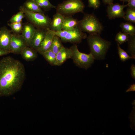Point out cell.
Returning a JSON list of instances; mask_svg holds the SVG:
<instances>
[{
  "label": "cell",
  "mask_w": 135,
  "mask_h": 135,
  "mask_svg": "<svg viewBox=\"0 0 135 135\" xmlns=\"http://www.w3.org/2000/svg\"><path fill=\"white\" fill-rule=\"evenodd\" d=\"M24 66L20 60L10 56L0 60V96L12 95L21 88L26 78Z\"/></svg>",
  "instance_id": "1"
},
{
  "label": "cell",
  "mask_w": 135,
  "mask_h": 135,
  "mask_svg": "<svg viewBox=\"0 0 135 135\" xmlns=\"http://www.w3.org/2000/svg\"><path fill=\"white\" fill-rule=\"evenodd\" d=\"M90 53L95 59H104L111 44L110 42L102 38L100 34H89L87 37Z\"/></svg>",
  "instance_id": "2"
},
{
  "label": "cell",
  "mask_w": 135,
  "mask_h": 135,
  "mask_svg": "<svg viewBox=\"0 0 135 135\" xmlns=\"http://www.w3.org/2000/svg\"><path fill=\"white\" fill-rule=\"evenodd\" d=\"M68 58L72 59L77 66L86 70L91 66L95 60L90 53L87 54L80 52L75 44L68 48Z\"/></svg>",
  "instance_id": "3"
},
{
  "label": "cell",
  "mask_w": 135,
  "mask_h": 135,
  "mask_svg": "<svg viewBox=\"0 0 135 135\" xmlns=\"http://www.w3.org/2000/svg\"><path fill=\"white\" fill-rule=\"evenodd\" d=\"M78 26L83 32L89 34H100L103 29L102 24L94 13H84Z\"/></svg>",
  "instance_id": "4"
},
{
  "label": "cell",
  "mask_w": 135,
  "mask_h": 135,
  "mask_svg": "<svg viewBox=\"0 0 135 135\" xmlns=\"http://www.w3.org/2000/svg\"><path fill=\"white\" fill-rule=\"evenodd\" d=\"M19 10L23 12L25 17L36 28H50L51 19L44 13L30 12L26 10L22 6L20 7Z\"/></svg>",
  "instance_id": "5"
},
{
  "label": "cell",
  "mask_w": 135,
  "mask_h": 135,
  "mask_svg": "<svg viewBox=\"0 0 135 135\" xmlns=\"http://www.w3.org/2000/svg\"><path fill=\"white\" fill-rule=\"evenodd\" d=\"M85 7L82 0H66L58 4L56 9V12L68 16L79 12L84 13Z\"/></svg>",
  "instance_id": "6"
},
{
  "label": "cell",
  "mask_w": 135,
  "mask_h": 135,
  "mask_svg": "<svg viewBox=\"0 0 135 135\" xmlns=\"http://www.w3.org/2000/svg\"><path fill=\"white\" fill-rule=\"evenodd\" d=\"M53 31L56 35L60 38L61 41L65 43L80 44L82 39L87 37L86 34L84 33L78 26L72 30Z\"/></svg>",
  "instance_id": "7"
},
{
  "label": "cell",
  "mask_w": 135,
  "mask_h": 135,
  "mask_svg": "<svg viewBox=\"0 0 135 135\" xmlns=\"http://www.w3.org/2000/svg\"><path fill=\"white\" fill-rule=\"evenodd\" d=\"M27 46L26 41L21 34H12L10 45V53L20 54L22 50Z\"/></svg>",
  "instance_id": "8"
},
{
  "label": "cell",
  "mask_w": 135,
  "mask_h": 135,
  "mask_svg": "<svg viewBox=\"0 0 135 135\" xmlns=\"http://www.w3.org/2000/svg\"><path fill=\"white\" fill-rule=\"evenodd\" d=\"M126 7H127V4L121 5L113 3L108 4L106 10L108 17L110 20L118 18H124L125 15L124 10Z\"/></svg>",
  "instance_id": "9"
},
{
  "label": "cell",
  "mask_w": 135,
  "mask_h": 135,
  "mask_svg": "<svg viewBox=\"0 0 135 135\" xmlns=\"http://www.w3.org/2000/svg\"><path fill=\"white\" fill-rule=\"evenodd\" d=\"M11 32L6 26L0 29V49L9 53L12 34Z\"/></svg>",
  "instance_id": "10"
},
{
  "label": "cell",
  "mask_w": 135,
  "mask_h": 135,
  "mask_svg": "<svg viewBox=\"0 0 135 135\" xmlns=\"http://www.w3.org/2000/svg\"><path fill=\"white\" fill-rule=\"evenodd\" d=\"M55 36L53 31L50 28L47 29L45 36L36 50L37 52L42 55L44 52L49 50Z\"/></svg>",
  "instance_id": "11"
},
{
  "label": "cell",
  "mask_w": 135,
  "mask_h": 135,
  "mask_svg": "<svg viewBox=\"0 0 135 135\" xmlns=\"http://www.w3.org/2000/svg\"><path fill=\"white\" fill-rule=\"evenodd\" d=\"M47 30L36 28L34 34L30 41L29 46L36 50L44 39Z\"/></svg>",
  "instance_id": "12"
},
{
  "label": "cell",
  "mask_w": 135,
  "mask_h": 135,
  "mask_svg": "<svg viewBox=\"0 0 135 135\" xmlns=\"http://www.w3.org/2000/svg\"><path fill=\"white\" fill-rule=\"evenodd\" d=\"M36 29L29 22L23 24L21 35L26 41L28 46L34 34Z\"/></svg>",
  "instance_id": "13"
},
{
  "label": "cell",
  "mask_w": 135,
  "mask_h": 135,
  "mask_svg": "<svg viewBox=\"0 0 135 135\" xmlns=\"http://www.w3.org/2000/svg\"><path fill=\"white\" fill-rule=\"evenodd\" d=\"M64 17V16L56 12L51 19L50 29L54 32L62 30Z\"/></svg>",
  "instance_id": "14"
},
{
  "label": "cell",
  "mask_w": 135,
  "mask_h": 135,
  "mask_svg": "<svg viewBox=\"0 0 135 135\" xmlns=\"http://www.w3.org/2000/svg\"><path fill=\"white\" fill-rule=\"evenodd\" d=\"M20 54L22 58L27 62L34 61L38 56L36 50L29 46L26 47L23 49Z\"/></svg>",
  "instance_id": "15"
},
{
  "label": "cell",
  "mask_w": 135,
  "mask_h": 135,
  "mask_svg": "<svg viewBox=\"0 0 135 135\" xmlns=\"http://www.w3.org/2000/svg\"><path fill=\"white\" fill-rule=\"evenodd\" d=\"M79 21L72 16H64L62 30L72 29L78 26Z\"/></svg>",
  "instance_id": "16"
},
{
  "label": "cell",
  "mask_w": 135,
  "mask_h": 135,
  "mask_svg": "<svg viewBox=\"0 0 135 135\" xmlns=\"http://www.w3.org/2000/svg\"><path fill=\"white\" fill-rule=\"evenodd\" d=\"M22 6L26 10L30 12L44 13L42 9L33 0H27Z\"/></svg>",
  "instance_id": "17"
},
{
  "label": "cell",
  "mask_w": 135,
  "mask_h": 135,
  "mask_svg": "<svg viewBox=\"0 0 135 135\" xmlns=\"http://www.w3.org/2000/svg\"><path fill=\"white\" fill-rule=\"evenodd\" d=\"M68 48L64 46L56 54L58 66L62 65L68 58Z\"/></svg>",
  "instance_id": "18"
},
{
  "label": "cell",
  "mask_w": 135,
  "mask_h": 135,
  "mask_svg": "<svg viewBox=\"0 0 135 135\" xmlns=\"http://www.w3.org/2000/svg\"><path fill=\"white\" fill-rule=\"evenodd\" d=\"M42 55L51 65L58 66L56 54L52 51L48 50L43 53Z\"/></svg>",
  "instance_id": "19"
},
{
  "label": "cell",
  "mask_w": 135,
  "mask_h": 135,
  "mask_svg": "<svg viewBox=\"0 0 135 135\" xmlns=\"http://www.w3.org/2000/svg\"><path fill=\"white\" fill-rule=\"evenodd\" d=\"M123 32L129 35H135V27L132 23L127 22H122L120 24Z\"/></svg>",
  "instance_id": "20"
},
{
  "label": "cell",
  "mask_w": 135,
  "mask_h": 135,
  "mask_svg": "<svg viewBox=\"0 0 135 135\" xmlns=\"http://www.w3.org/2000/svg\"><path fill=\"white\" fill-rule=\"evenodd\" d=\"M64 46L60 39L55 35L49 50L56 54Z\"/></svg>",
  "instance_id": "21"
},
{
  "label": "cell",
  "mask_w": 135,
  "mask_h": 135,
  "mask_svg": "<svg viewBox=\"0 0 135 135\" xmlns=\"http://www.w3.org/2000/svg\"><path fill=\"white\" fill-rule=\"evenodd\" d=\"M40 7L45 11H48L52 8H56V6L50 2L49 0H33Z\"/></svg>",
  "instance_id": "22"
},
{
  "label": "cell",
  "mask_w": 135,
  "mask_h": 135,
  "mask_svg": "<svg viewBox=\"0 0 135 135\" xmlns=\"http://www.w3.org/2000/svg\"><path fill=\"white\" fill-rule=\"evenodd\" d=\"M128 52L133 59L135 58V35H129L128 41Z\"/></svg>",
  "instance_id": "23"
},
{
  "label": "cell",
  "mask_w": 135,
  "mask_h": 135,
  "mask_svg": "<svg viewBox=\"0 0 135 135\" xmlns=\"http://www.w3.org/2000/svg\"><path fill=\"white\" fill-rule=\"evenodd\" d=\"M124 19L128 22L135 23V10L128 7L125 12Z\"/></svg>",
  "instance_id": "24"
},
{
  "label": "cell",
  "mask_w": 135,
  "mask_h": 135,
  "mask_svg": "<svg viewBox=\"0 0 135 135\" xmlns=\"http://www.w3.org/2000/svg\"><path fill=\"white\" fill-rule=\"evenodd\" d=\"M8 25L11 29L13 34H20L22 31L23 24L22 22L19 23H8Z\"/></svg>",
  "instance_id": "25"
},
{
  "label": "cell",
  "mask_w": 135,
  "mask_h": 135,
  "mask_svg": "<svg viewBox=\"0 0 135 135\" xmlns=\"http://www.w3.org/2000/svg\"><path fill=\"white\" fill-rule=\"evenodd\" d=\"M129 37L128 34L120 32L116 35L115 40L118 44H122L128 41Z\"/></svg>",
  "instance_id": "26"
},
{
  "label": "cell",
  "mask_w": 135,
  "mask_h": 135,
  "mask_svg": "<svg viewBox=\"0 0 135 135\" xmlns=\"http://www.w3.org/2000/svg\"><path fill=\"white\" fill-rule=\"evenodd\" d=\"M25 18L24 12L22 10L19 11L15 14L13 15L9 20L10 23H19L22 22V19Z\"/></svg>",
  "instance_id": "27"
},
{
  "label": "cell",
  "mask_w": 135,
  "mask_h": 135,
  "mask_svg": "<svg viewBox=\"0 0 135 135\" xmlns=\"http://www.w3.org/2000/svg\"><path fill=\"white\" fill-rule=\"evenodd\" d=\"M117 49L120 58L122 61L124 62L129 59H133L132 56H130L126 52L120 48L118 44H117Z\"/></svg>",
  "instance_id": "28"
},
{
  "label": "cell",
  "mask_w": 135,
  "mask_h": 135,
  "mask_svg": "<svg viewBox=\"0 0 135 135\" xmlns=\"http://www.w3.org/2000/svg\"><path fill=\"white\" fill-rule=\"evenodd\" d=\"M88 6L93 8L94 9L99 8L100 5V0H88Z\"/></svg>",
  "instance_id": "29"
},
{
  "label": "cell",
  "mask_w": 135,
  "mask_h": 135,
  "mask_svg": "<svg viewBox=\"0 0 135 135\" xmlns=\"http://www.w3.org/2000/svg\"><path fill=\"white\" fill-rule=\"evenodd\" d=\"M128 2L127 7L135 10V0H129Z\"/></svg>",
  "instance_id": "30"
},
{
  "label": "cell",
  "mask_w": 135,
  "mask_h": 135,
  "mask_svg": "<svg viewBox=\"0 0 135 135\" xmlns=\"http://www.w3.org/2000/svg\"><path fill=\"white\" fill-rule=\"evenodd\" d=\"M131 75L132 78L135 79V66L134 64H132L130 67Z\"/></svg>",
  "instance_id": "31"
},
{
  "label": "cell",
  "mask_w": 135,
  "mask_h": 135,
  "mask_svg": "<svg viewBox=\"0 0 135 135\" xmlns=\"http://www.w3.org/2000/svg\"><path fill=\"white\" fill-rule=\"evenodd\" d=\"M135 90V84H133L130 86V88L126 91V92Z\"/></svg>",
  "instance_id": "32"
},
{
  "label": "cell",
  "mask_w": 135,
  "mask_h": 135,
  "mask_svg": "<svg viewBox=\"0 0 135 135\" xmlns=\"http://www.w3.org/2000/svg\"><path fill=\"white\" fill-rule=\"evenodd\" d=\"M9 53L0 49V56L7 54Z\"/></svg>",
  "instance_id": "33"
},
{
  "label": "cell",
  "mask_w": 135,
  "mask_h": 135,
  "mask_svg": "<svg viewBox=\"0 0 135 135\" xmlns=\"http://www.w3.org/2000/svg\"><path fill=\"white\" fill-rule=\"evenodd\" d=\"M104 3L105 4H109L112 3L114 0H102Z\"/></svg>",
  "instance_id": "34"
},
{
  "label": "cell",
  "mask_w": 135,
  "mask_h": 135,
  "mask_svg": "<svg viewBox=\"0 0 135 135\" xmlns=\"http://www.w3.org/2000/svg\"><path fill=\"white\" fill-rule=\"evenodd\" d=\"M129 0H120L121 1L123 2H128Z\"/></svg>",
  "instance_id": "35"
}]
</instances>
